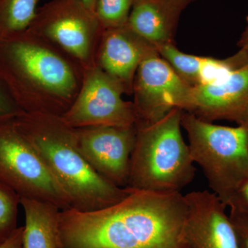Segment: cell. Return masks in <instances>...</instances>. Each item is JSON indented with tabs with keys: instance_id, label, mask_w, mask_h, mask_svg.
Here are the masks:
<instances>
[{
	"instance_id": "1",
	"label": "cell",
	"mask_w": 248,
	"mask_h": 248,
	"mask_svg": "<svg viewBox=\"0 0 248 248\" xmlns=\"http://www.w3.org/2000/svg\"><path fill=\"white\" fill-rule=\"evenodd\" d=\"M185 196L132 191L107 208L61 210L62 248H187Z\"/></svg>"
},
{
	"instance_id": "12",
	"label": "cell",
	"mask_w": 248,
	"mask_h": 248,
	"mask_svg": "<svg viewBox=\"0 0 248 248\" xmlns=\"http://www.w3.org/2000/svg\"><path fill=\"white\" fill-rule=\"evenodd\" d=\"M185 196L187 205L184 226L187 248H239L227 205L208 190Z\"/></svg>"
},
{
	"instance_id": "4",
	"label": "cell",
	"mask_w": 248,
	"mask_h": 248,
	"mask_svg": "<svg viewBox=\"0 0 248 248\" xmlns=\"http://www.w3.org/2000/svg\"><path fill=\"white\" fill-rule=\"evenodd\" d=\"M183 112L174 108L155 123L135 124L127 188L172 193L193 181L196 168L181 130Z\"/></svg>"
},
{
	"instance_id": "17",
	"label": "cell",
	"mask_w": 248,
	"mask_h": 248,
	"mask_svg": "<svg viewBox=\"0 0 248 248\" xmlns=\"http://www.w3.org/2000/svg\"><path fill=\"white\" fill-rule=\"evenodd\" d=\"M41 0H0V39L27 30Z\"/></svg>"
},
{
	"instance_id": "19",
	"label": "cell",
	"mask_w": 248,
	"mask_h": 248,
	"mask_svg": "<svg viewBox=\"0 0 248 248\" xmlns=\"http://www.w3.org/2000/svg\"><path fill=\"white\" fill-rule=\"evenodd\" d=\"M138 0H97L94 14L104 29L125 25Z\"/></svg>"
},
{
	"instance_id": "18",
	"label": "cell",
	"mask_w": 248,
	"mask_h": 248,
	"mask_svg": "<svg viewBox=\"0 0 248 248\" xmlns=\"http://www.w3.org/2000/svg\"><path fill=\"white\" fill-rule=\"evenodd\" d=\"M20 199L16 191L0 182V245L9 239L18 228Z\"/></svg>"
},
{
	"instance_id": "6",
	"label": "cell",
	"mask_w": 248,
	"mask_h": 248,
	"mask_svg": "<svg viewBox=\"0 0 248 248\" xmlns=\"http://www.w3.org/2000/svg\"><path fill=\"white\" fill-rule=\"evenodd\" d=\"M15 119L0 122V182L20 198L48 202L61 210L71 208L66 192Z\"/></svg>"
},
{
	"instance_id": "23",
	"label": "cell",
	"mask_w": 248,
	"mask_h": 248,
	"mask_svg": "<svg viewBox=\"0 0 248 248\" xmlns=\"http://www.w3.org/2000/svg\"><path fill=\"white\" fill-rule=\"evenodd\" d=\"M23 233L24 226L18 227L9 239L0 245V248H23Z\"/></svg>"
},
{
	"instance_id": "24",
	"label": "cell",
	"mask_w": 248,
	"mask_h": 248,
	"mask_svg": "<svg viewBox=\"0 0 248 248\" xmlns=\"http://www.w3.org/2000/svg\"><path fill=\"white\" fill-rule=\"evenodd\" d=\"M237 46L240 48L239 51L243 54L248 62V15L246 17V28H245L244 32L241 34Z\"/></svg>"
},
{
	"instance_id": "2",
	"label": "cell",
	"mask_w": 248,
	"mask_h": 248,
	"mask_svg": "<svg viewBox=\"0 0 248 248\" xmlns=\"http://www.w3.org/2000/svg\"><path fill=\"white\" fill-rule=\"evenodd\" d=\"M84 71L29 29L0 39V79L24 112L62 117L76 100Z\"/></svg>"
},
{
	"instance_id": "3",
	"label": "cell",
	"mask_w": 248,
	"mask_h": 248,
	"mask_svg": "<svg viewBox=\"0 0 248 248\" xmlns=\"http://www.w3.org/2000/svg\"><path fill=\"white\" fill-rule=\"evenodd\" d=\"M15 121L66 192L71 208L101 210L119 203L132 192L110 184L94 170L79 151L76 130L61 117L24 112Z\"/></svg>"
},
{
	"instance_id": "13",
	"label": "cell",
	"mask_w": 248,
	"mask_h": 248,
	"mask_svg": "<svg viewBox=\"0 0 248 248\" xmlns=\"http://www.w3.org/2000/svg\"><path fill=\"white\" fill-rule=\"evenodd\" d=\"M159 55L157 48L127 25L104 29L96 56V65L133 94L134 79L143 60Z\"/></svg>"
},
{
	"instance_id": "20",
	"label": "cell",
	"mask_w": 248,
	"mask_h": 248,
	"mask_svg": "<svg viewBox=\"0 0 248 248\" xmlns=\"http://www.w3.org/2000/svg\"><path fill=\"white\" fill-rule=\"evenodd\" d=\"M230 218L237 239L239 248H248V213L230 207Z\"/></svg>"
},
{
	"instance_id": "16",
	"label": "cell",
	"mask_w": 248,
	"mask_h": 248,
	"mask_svg": "<svg viewBox=\"0 0 248 248\" xmlns=\"http://www.w3.org/2000/svg\"><path fill=\"white\" fill-rule=\"evenodd\" d=\"M25 215L23 248H62L60 210L42 201L21 198Z\"/></svg>"
},
{
	"instance_id": "14",
	"label": "cell",
	"mask_w": 248,
	"mask_h": 248,
	"mask_svg": "<svg viewBox=\"0 0 248 248\" xmlns=\"http://www.w3.org/2000/svg\"><path fill=\"white\" fill-rule=\"evenodd\" d=\"M197 0H138L133 6L127 25L155 46L175 45L174 37L181 16Z\"/></svg>"
},
{
	"instance_id": "21",
	"label": "cell",
	"mask_w": 248,
	"mask_h": 248,
	"mask_svg": "<svg viewBox=\"0 0 248 248\" xmlns=\"http://www.w3.org/2000/svg\"><path fill=\"white\" fill-rule=\"evenodd\" d=\"M24 112L18 107L4 83L0 79V122L12 120Z\"/></svg>"
},
{
	"instance_id": "11",
	"label": "cell",
	"mask_w": 248,
	"mask_h": 248,
	"mask_svg": "<svg viewBox=\"0 0 248 248\" xmlns=\"http://www.w3.org/2000/svg\"><path fill=\"white\" fill-rule=\"evenodd\" d=\"M184 112L210 123L228 120L248 124V65L220 81L192 87Z\"/></svg>"
},
{
	"instance_id": "9",
	"label": "cell",
	"mask_w": 248,
	"mask_h": 248,
	"mask_svg": "<svg viewBox=\"0 0 248 248\" xmlns=\"http://www.w3.org/2000/svg\"><path fill=\"white\" fill-rule=\"evenodd\" d=\"M192 89L159 55L146 58L134 79L137 123H155L174 108L185 111Z\"/></svg>"
},
{
	"instance_id": "22",
	"label": "cell",
	"mask_w": 248,
	"mask_h": 248,
	"mask_svg": "<svg viewBox=\"0 0 248 248\" xmlns=\"http://www.w3.org/2000/svg\"><path fill=\"white\" fill-rule=\"evenodd\" d=\"M228 207H234L248 213V177L235 191Z\"/></svg>"
},
{
	"instance_id": "8",
	"label": "cell",
	"mask_w": 248,
	"mask_h": 248,
	"mask_svg": "<svg viewBox=\"0 0 248 248\" xmlns=\"http://www.w3.org/2000/svg\"><path fill=\"white\" fill-rule=\"evenodd\" d=\"M122 85L97 66L84 69L76 100L62 120L73 128L128 125L138 122L133 103L123 99Z\"/></svg>"
},
{
	"instance_id": "7",
	"label": "cell",
	"mask_w": 248,
	"mask_h": 248,
	"mask_svg": "<svg viewBox=\"0 0 248 248\" xmlns=\"http://www.w3.org/2000/svg\"><path fill=\"white\" fill-rule=\"evenodd\" d=\"M29 31L71 57L84 69L96 65L104 29L81 0H51L37 9Z\"/></svg>"
},
{
	"instance_id": "10",
	"label": "cell",
	"mask_w": 248,
	"mask_h": 248,
	"mask_svg": "<svg viewBox=\"0 0 248 248\" xmlns=\"http://www.w3.org/2000/svg\"><path fill=\"white\" fill-rule=\"evenodd\" d=\"M75 130L79 151L94 170L110 184L126 188L136 125H94Z\"/></svg>"
},
{
	"instance_id": "15",
	"label": "cell",
	"mask_w": 248,
	"mask_h": 248,
	"mask_svg": "<svg viewBox=\"0 0 248 248\" xmlns=\"http://www.w3.org/2000/svg\"><path fill=\"white\" fill-rule=\"evenodd\" d=\"M158 52L176 74L191 87L220 81L232 72L248 65L239 51L228 58L217 59L190 55L179 50L175 45H170L161 47Z\"/></svg>"
},
{
	"instance_id": "5",
	"label": "cell",
	"mask_w": 248,
	"mask_h": 248,
	"mask_svg": "<svg viewBox=\"0 0 248 248\" xmlns=\"http://www.w3.org/2000/svg\"><path fill=\"white\" fill-rule=\"evenodd\" d=\"M194 162L200 165L213 193L228 207L233 194L248 177V124L223 126L183 112Z\"/></svg>"
},
{
	"instance_id": "25",
	"label": "cell",
	"mask_w": 248,
	"mask_h": 248,
	"mask_svg": "<svg viewBox=\"0 0 248 248\" xmlns=\"http://www.w3.org/2000/svg\"><path fill=\"white\" fill-rule=\"evenodd\" d=\"M81 1L86 5L88 9L94 13V9H95L96 3H97V0H81Z\"/></svg>"
},
{
	"instance_id": "26",
	"label": "cell",
	"mask_w": 248,
	"mask_h": 248,
	"mask_svg": "<svg viewBox=\"0 0 248 248\" xmlns=\"http://www.w3.org/2000/svg\"></svg>"
}]
</instances>
